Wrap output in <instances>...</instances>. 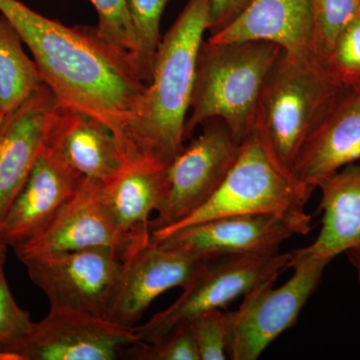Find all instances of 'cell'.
I'll return each mask as SVG.
<instances>
[{
	"label": "cell",
	"instance_id": "1",
	"mask_svg": "<svg viewBox=\"0 0 360 360\" xmlns=\"http://www.w3.org/2000/svg\"><path fill=\"white\" fill-rule=\"evenodd\" d=\"M0 13L30 49L58 103L105 123L122 148L146 89L131 65L99 39L96 27H68L20 0H0Z\"/></svg>",
	"mask_w": 360,
	"mask_h": 360
},
{
	"label": "cell",
	"instance_id": "2",
	"mask_svg": "<svg viewBox=\"0 0 360 360\" xmlns=\"http://www.w3.org/2000/svg\"><path fill=\"white\" fill-rule=\"evenodd\" d=\"M210 11L212 0H189L161 39L153 77L139 112L123 136L125 165L153 163L167 167L184 150L196 61L210 28Z\"/></svg>",
	"mask_w": 360,
	"mask_h": 360
},
{
	"label": "cell",
	"instance_id": "3",
	"mask_svg": "<svg viewBox=\"0 0 360 360\" xmlns=\"http://www.w3.org/2000/svg\"><path fill=\"white\" fill-rule=\"evenodd\" d=\"M283 51L267 41L203 39L184 127L186 141L213 120H222L239 141H245L253 132L260 96Z\"/></svg>",
	"mask_w": 360,
	"mask_h": 360
},
{
	"label": "cell",
	"instance_id": "4",
	"mask_svg": "<svg viewBox=\"0 0 360 360\" xmlns=\"http://www.w3.org/2000/svg\"><path fill=\"white\" fill-rule=\"evenodd\" d=\"M341 90L316 59L284 51L279 56L260 96L253 131L286 174L293 176L303 146Z\"/></svg>",
	"mask_w": 360,
	"mask_h": 360
},
{
	"label": "cell",
	"instance_id": "5",
	"mask_svg": "<svg viewBox=\"0 0 360 360\" xmlns=\"http://www.w3.org/2000/svg\"><path fill=\"white\" fill-rule=\"evenodd\" d=\"M310 195L277 165L253 131L212 198L172 226L151 232L150 243L189 225L231 215H269L283 220L295 234L307 236L312 227L305 210Z\"/></svg>",
	"mask_w": 360,
	"mask_h": 360
},
{
	"label": "cell",
	"instance_id": "6",
	"mask_svg": "<svg viewBox=\"0 0 360 360\" xmlns=\"http://www.w3.org/2000/svg\"><path fill=\"white\" fill-rule=\"evenodd\" d=\"M291 252L233 255L206 260L170 307L142 326H134L139 340L153 342L203 312L224 309L262 284L276 281L288 269Z\"/></svg>",
	"mask_w": 360,
	"mask_h": 360
},
{
	"label": "cell",
	"instance_id": "7",
	"mask_svg": "<svg viewBox=\"0 0 360 360\" xmlns=\"http://www.w3.org/2000/svg\"><path fill=\"white\" fill-rule=\"evenodd\" d=\"M328 262L291 253L288 269L292 276L279 288L276 281L262 284L231 312L227 356L232 360H257L284 331L295 326L300 312L319 288Z\"/></svg>",
	"mask_w": 360,
	"mask_h": 360
},
{
	"label": "cell",
	"instance_id": "8",
	"mask_svg": "<svg viewBox=\"0 0 360 360\" xmlns=\"http://www.w3.org/2000/svg\"><path fill=\"white\" fill-rule=\"evenodd\" d=\"M184 146L165 168V191L150 220V231H161L186 219L205 205L231 172L243 142L222 120H213Z\"/></svg>",
	"mask_w": 360,
	"mask_h": 360
},
{
	"label": "cell",
	"instance_id": "9",
	"mask_svg": "<svg viewBox=\"0 0 360 360\" xmlns=\"http://www.w3.org/2000/svg\"><path fill=\"white\" fill-rule=\"evenodd\" d=\"M127 257L111 248L54 253L23 262L51 307L108 319Z\"/></svg>",
	"mask_w": 360,
	"mask_h": 360
},
{
	"label": "cell",
	"instance_id": "10",
	"mask_svg": "<svg viewBox=\"0 0 360 360\" xmlns=\"http://www.w3.org/2000/svg\"><path fill=\"white\" fill-rule=\"evenodd\" d=\"M101 184L84 179L77 193L47 224L11 248L18 259L23 264L44 255L94 248H115L131 257L141 250L115 224L101 198Z\"/></svg>",
	"mask_w": 360,
	"mask_h": 360
},
{
	"label": "cell",
	"instance_id": "11",
	"mask_svg": "<svg viewBox=\"0 0 360 360\" xmlns=\"http://www.w3.org/2000/svg\"><path fill=\"white\" fill-rule=\"evenodd\" d=\"M134 328L77 311L51 307L34 322L15 352L18 360H115L123 348L139 342Z\"/></svg>",
	"mask_w": 360,
	"mask_h": 360
},
{
	"label": "cell",
	"instance_id": "12",
	"mask_svg": "<svg viewBox=\"0 0 360 360\" xmlns=\"http://www.w3.org/2000/svg\"><path fill=\"white\" fill-rule=\"evenodd\" d=\"M293 234L277 217L231 215L177 229L155 245L206 262L233 255H276Z\"/></svg>",
	"mask_w": 360,
	"mask_h": 360
},
{
	"label": "cell",
	"instance_id": "13",
	"mask_svg": "<svg viewBox=\"0 0 360 360\" xmlns=\"http://www.w3.org/2000/svg\"><path fill=\"white\" fill-rule=\"evenodd\" d=\"M60 106L44 84L6 115L0 127V222L46 146Z\"/></svg>",
	"mask_w": 360,
	"mask_h": 360
},
{
	"label": "cell",
	"instance_id": "14",
	"mask_svg": "<svg viewBox=\"0 0 360 360\" xmlns=\"http://www.w3.org/2000/svg\"><path fill=\"white\" fill-rule=\"evenodd\" d=\"M203 264L181 251L148 243L125 262L108 321L134 328L158 296L186 288Z\"/></svg>",
	"mask_w": 360,
	"mask_h": 360
},
{
	"label": "cell",
	"instance_id": "15",
	"mask_svg": "<svg viewBox=\"0 0 360 360\" xmlns=\"http://www.w3.org/2000/svg\"><path fill=\"white\" fill-rule=\"evenodd\" d=\"M84 181L46 143L0 222V238L13 248L32 236L77 193Z\"/></svg>",
	"mask_w": 360,
	"mask_h": 360
},
{
	"label": "cell",
	"instance_id": "16",
	"mask_svg": "<svg viewBox=\"0 0 360 360\" xmlns=\"http://www.w3.org/2000/svg\"><path fill=\"white\" fill-rule=\"evenodd\" d=\"M360 161V89H342L310 135L293 177L309 193L341 168Z\"/></svg>",
	"mask_w": 360,
	"mask_h": 360
},
{
	"label": "cell",
	"instance_id": "17",
	"mask_svg": "<svg viewBox=\"0 0 360 360\" xmlns=\"http://www.w3.org/2000/svg\"><path fill=\"white\" fill-rule=\"evenodd\" d=\"M208 39L271 42L293 58L316 59L310 0H251L236 20Z\"/></svg>",
	"mask_w": 360,
	"mask_h": 360
},
{
	"label": "cell",
	"instance_id": "18",
	"mask_svg": "<svg viewBox=\"0 0 360 360\" xmlns=\"http://www.w3.org/2000/svg\"><path fill=\"white\" fill-rule=\"evenodd\" d=\"M47 146L82 179L106 184L125 168L117 136L105 123L61 105Z\"/></svg>",
	"mask_w": 360,
	"mask_h": 360
},
{
	"label": "cell",
	"instance_id": "19",
	"mask_svg": "<svg viewBox=\"0 0 360 360\" xmlns=\"http://www.w3.org/2000/svg\"><path fill=\"white\" fill-rule=\"evenodd\" d=\"M317 187L321 231L311 245L291 253L329 264L338 255L360 248V161L322 179Z\"/></svg>",
	"mask_w": 360,
	"mask_h": 360
},
{
	"label": "cell",
	"instance_id": "20",
	"mask_svg": "<svg viewBox=\"0 0 360 360\" xmlns=\"http://www.w3.org/2000/svg\"><path fill=\"white\" fill-rule=\"evenodd\" d=\"M165 168L153 163L125 167L115 179L101 184V198L120 231L134 245L150 243L151 212H156L165 191Z\"/></svg>",
	"mask_w": 360,
	"mask_h": 360
},
{
	"label": "cell",
	"instance_id": "21",
	"mask_svg": "<svg viewBox=\"0 0 360 360\" xmlns=\"http://www.w3.org/2000/svg\"><path fill=\"white\" fill-rule=\"evenodd\" d=\"M37 63L23 51L11 21L0 15V110L13 112L44 85Z\"/></svg>",
	"mask_w": 360,
	"mask_h": 360
},
{
	"label": "cell",
	"instance_id": "22",
	"mask_svg": "<svg viewBox=\"0 0 360 360\" xmlns=\"http://www.w3.org/2000/svg\"><path fill=\"white\" fill-rule=\"evenodd\" d=\"M90 2L98 13L96 34L115 53L127 61L136 73L137 41L129 1L90 0Z\"/></svg>",
	"mask_w": 360,
	"mask_h": 360
},
{
	"label": "cell",
	"instance_id": "23",
	"mask_svg": "<svg viewBox=\"0 0 360 360\" xmlns=\"http://www.w3.org/2000/svg\"><path fill=\"white\" fill-rule=\"evenodd\" d=\"M137 41L136 73L148 85L161 41L160 20L169 0H127Z\"/></svg>",
	"mask_w": 360,
	"mask_h": 360
},
{
	"label": "cell",
	"instance_id": "24",
	"mask_svg": "<svg viewBox=\"0 0 360 360\" xmlns=\"http://www.w3.org/2000/svg\"><path fill=\"white\" fill-rule=\"evenodd\" d=\"M322 68L340 89H360V9L338 34Z\"/></svg>",
	"mask_w": 360,
	"mask_h": 360
},
{
	"label": "cell",
	"instance_id": "25",
	"mask_svg": "<svg viewBox=\"0 0 360 360\" xmlns=\"http://www.w3.org/2000/svg\"><path fill=\"white\" fill-rule=\"evenodd\" d=\"M314 16V53L321 65L345 25L359 13L360 0H310Z\"/></svg>",
	"mask_w": 360,
	"mask_h": 360
},
{
	"label": "cell",
	"instance_id": "26",
	"mask_svg": "<svg viewBox=\"0 0 360 360\" xmlns=\"http://www.w3.org/2000/svg\"><path fill=\"white\" fill-rule=\"evenodd\" d=\"M120 359L200 360L188 322L175 326L168 335L153 342L139 341L123 348Z\"/></svg>",
	"mask_w": 360,
	"mask_h": 360
},
{
	"label": "cell",
	"instance_id": "27",
	"mask_svg": "<svg viewBox=\"0 0 360 360\" xmlns=\"http://www.w3.org/2000/svg\"><path fill=\"white\" fill-rule=\"evenodd\" d=\"M193 331L200 360L227 359L231 312L213 309L187 321Z\"/></svg>",
	"mask_w": 360,
	"mask_h": 360
},
{
	"label": "cell",
	"instance_id": "28",
	"mask_svg": "<svg viewBox=\"0 0 360 360\" xmlns=\"http://www.w3.org/2000/svg\"><path fill=\"white\" fill-rule=\"evenodd\" d=\"M34 322L14 300L4 266H0V352L18 360L16 350L30 335Z\"/></svg>",
	"mask_w": 360,
	"mask_h": 360
},
{
	"label": "cell",
	"instance_id": "29",
	"mask_svg": "<svg viewBox=\"0 0 360 360\" xmlns=\"http://www.w3.org/2000/svg\"><path fill=\"white\" fill-rule=\"evenodd\" d=\"M251 0H212L210 11V35L226 27L243 13Z\"/></svg>",
	"mask_w": 360,
	"mask_h": 360
},
{
	"label": "cell",
	"instance_id": "30",
	"mask_svg": "<svg viewBox=\"0 0 360 360\" xmlns=\"http://www.w3.org/2000/svg\"><path fill=\"white\" fill-rule=\"evenodd\" d=\"M345 255H347L350 264L354 266L360 285V248L348 250Z\"/></svg>",
	"mask_w": 360,
	"mask_h": 360
},
{
	"label": "cell",
	"instance_id": "31",
	"mask_svg": "<svg viewBox=\"0 0 360 360\" xmlns=\"http://www.w3.org/2000/svg\"><path fill=\"white\" fill-rule=\"evenodd\" d=\"M7 248L8 245L0 238V266H4V264H6Z\"/></svg>",
	"mask_w": 360,
	"mask_h": 360
},
{
	"label": "cell",
	"instance_id": "32",
	"mask_svg": "<svg viewBox=\"0 0 360 360\" xmlns=\"http://www.w3.org/2000/svg\"><path fill=\"white\" fill-rule=\"evenodd\" d=\"M4 118H6V115L0 110V127H1L2 123H4Z\"/></svg>",
	"mask_w": 360,
	"mask_h": 360
}]
</instances>
